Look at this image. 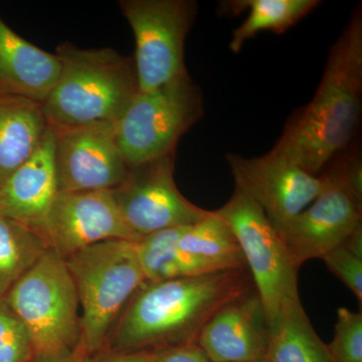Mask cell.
<instances>
[{
  "label": "cell",
  "instance_id": "83f0119b",
  "mask_svg": "<svg viewBox=\"0 0 362 362\" xmlns=\"http://www.w3.org/2000/svg\"><path fill=\"white\" fill-rule=\"evenodd\" d=\"M159 349L138 350V351L103 354L95 358V362H151Z\"/></svg>",
  "mask_w": 362,
  "mask_h": 362
},
{
  "label": "cell",
  "instance_id": "5b68a950",
  "mask_svg": "<svg viewBox=\"0 0 362 362\" xmlns=\"http://www.w3.org/2000/svg\"><path fill=\"white\" fill-rule=\"evenodd\" d=\"M32 338L37 357L74 351L80 338L78 297L65 261L47 251L4 297Z\"/></svg>",
  "mask_w": 362,
  "mask_h": 362
},
{
  "label": "cell",
  "instance_id": "603a6c76",
  "mask_svg": "<svg viewBox=\"0 0 362 362\" xmlns=\"http://www.w3.org/2000/svg\"><path fill=\"white\" fill-rule=\"evenodd\" d=\"M35 349L25 324L16 312L0 299V362H35Z\"/></svg>",
  "mask_w": 362,
  "mask_h": 362
},
{
  "label": "cell",
  "instance_id": "44dd1931",
  "mask_svg": "<svg viewBox=\"0 0 362 362\" xmlns=\"http://www.w3.org/2000/svg\"><path fill=\"white\" fill-rule=\"evenodd\" d=\"M47 251L33 228L0 214V299Z\"/></svg>",
  "mask_w": 362,
  "mask_h": 362
},
{
  "label": "cell",
  "instance_id": "52a82bcc",
  "mask_svg": "<svg viewBox=\"0 0 362 362\" xmlns=\"http://www.w3.org/2000/svg\"><path fill=\"white\" fill-rule=\"evenodd\" d=\"M239 240L255 290L258 293L269 328L282 312L301 302L298 270L278 230L262 207L235 188L225 206L216 211Z\"/></svg>",
  "mask_w": 362,
  "mask_h": 362
},
{
  "label": "cell",
  "instance_id": "7a4b0ae2",
  "mask_svg": "<svg viewBox=\"0 0 362 362\" xmlns=\"http://www.w3.org/2000/svg\"><path fill=\"white\" fill-rule=\"evenodd\" d=\"M362 14L352 16L331 47L313 99L288 123L272 151L313 175L354 137L361 108Z\"/></svg>",
  "mask_w": 362,
  "mask_h": 362
},
{
  "label": "cell",
  "instance_id": "30bf717a",
  "mask_svg": "<svg viewBox=\"0 0 362 362\" xmlns=\"http://www.w3.org/2000/svg\"><path fill=\"white\" fill-rule=\"evenodd\" d=\"M33 228L47 251L63 259L105 240H140L124 221L111 190L58 192Z\"/></svg>",
  "mask_w": 362,
  "mask_h": 362
},
{
  "label": "cell",
  "instance_id": "f1b7e54d",
  "mask_svg": "<svg viewBox=\"0 0 362 362\" xmlns=\"http://www.w3.org/2000/svg\"><path fill=\"white\" fill-rule=\"evenodd\" d=\"M95 358L81 356L74 350V351L61 354V356L37 357L35 362H95Z\"/></svg>",
  "mask_w": 362,
  "mask_h": 362
},
{
  "label": "cell",
  "instance_id": "ac0fdd59",
  "mask_svg": "<svg viewBox=\"0 0 362 362\" xmlns=\"http://www.w3.org/2000/svg\"><path fill=\"white\" fill-rule=\"evenodd\" d=\"M47 129L42 104L0 94V188L35 153Z\"/></svg>",
  "mask_w": 362,
  "mask_h": 362
},
{
  "label": "cell",
  "instance_id": "3957f363",
  "mask_svg": "<svg viewBox=\"0 0 362 362\" xmlns=\"http://www.w3.org/2000/svg\"><path fill=\"white\" fill-rule=\"evenodd\" d=\"M58 81L42 112L52 129L116 123L139 93L134 61L109 47L58 45Z\"/></svg>",
  "mask_w": 362,
  "mask_h": 362
},
{
  "label": "cell",
  "instance_id": "9a60e30c",
  "mask_svg": "<svg viewBox=\"0 0 362 362\" xmlns=\"http://www.w3.org/2000/svg\"><path fill=\"white\" fill-rule=\"evenodd\" d=\"M58 192L54 134L49 127L35 153L0 188V214L33 228Z\"/></svg>",
  "mask_w": 362,
  "mask_h": 362
},
{
  "label": "cell",
  "instance_id": "8992f818",
  "mask_svg": "<svg viewBox=\"0 0 362 362\" xmlns=\"http://www.w3.org/2000/svg\"><path fill=\"white\" fill-rule=\"evenodd\" d=\"M204 115V98L189 74L139 92L115 123L117 143L129 168L175 153L176 145Z\"/></svg>",
  "mask_w": 362,
  "mask_h": 362
},
{
  "label": "cell",
  "instance_id": "484cf974",
  "mask_svg": "<svg viewBox=\"0 0 362 362\" xmlns=\"http://www.w3.org/2000/svg\"><path fill=\"white\" fill-rule=\"evenodd\" d=\"M326 173L362 204V163L358 154L349 153L337 159Z\"/></svg>",
  "mask_w": 362,
  "mask_h": 362
},
{
  "label": "cell",
  "instance_id": "ffe728a7",
  "mask_svg": "<svg viewBox=\"0 0 362 362\" xmlns=\"http://www.w3.org/2000/svg\"><path fill=\"white\" fill-rule=\"evenodd\" d=\"M317 0H238L226 6L232 13L249 11L244 23L233 32L230 49L239 54L247 40L259 33H285L318 6Z\"/></svg>",
  "mask_w": 362,
  "mask_h": 362
},
{
  "label": "cell",
  "instance_id": "d4e9b609",
  "mask_svg": "<svg viewBox=\"0 0 362 362\" xmlns=\"http://www.w3.org/2000/svg\"><path fill=\"white\" fill-rule=\"evenodd\" d=\"M328 270L356 295L359 304L362 303V259L354 256L344 247L326 254L322 258Z\"/></svg>",
  "mask_w": 362,
  "mask_h": 362
},
{
  "label": "cell",
  "instance_id": "cb8c5ba5",
  "mask_svg": "<svg viewBox=\"0 0 362 362\" xmlns=\"http://www.w3.org/2000/svg\"><path fill=\"white\" fill-rule=\"evenodd\" d=\"M334 362H362V312L337 310L334 337L327 344Z\"/></svg>",
  "mask_w": 362,
  "mask_h": 362
},
{
  "label": "cell",
  "instance_id": "4dcf8cb0",
  "mask_svg": "<svg viewBox=\"0 0 362 362\" xmlns=\"http://www.w3.org/2000/svg\"><path fill=\"white\" fill-rule=\"evenodd\" d=\"M249 362H266L265 358L259 359V361H249Z\"/></svg>",
  "mask_w": 362,
  "mask_h": 362
},
{
  "label": "cell",
  "instance_id": "7402d4cb",
  "mask_svg": "<svg viewBox=\"0 0 362 362\" xmlns=\"http://www.w3.org/2000/svg\"><path fill=\"white\" fill-rule=\"evenodd\" d=\"M189 226L165 228L136 243V252L146 283L182 277L177 261V244Z\"/></svg>",
  "mask_w": 362,
  "mask_h": 362
},
{
  "label": "cell",
  "instance_id": "e0dca14e",
  "mask_svg": "<svg viewBox=\"0 0 362 362\" xmlns=\"http://www.w3.org/2000/svg\"><path fill=\"white\" fill-rule=\"evenodd\" d=\"M177 250L182 277L247 269L239 240L216 211L188 226Z\"/></svg>",
  "mask_w": 362,
  "mask_h": 362
},
{
  "label": "cell",
  "instance_id": "8fae6325",
  "mask_svg": "<svg viewBox=\"0 0 362 362\" xmlns=\"http://www.w3.org/2000/svg\"><path fill=\"white\" fill-rule=\"evenodd\" d=\"M235 188L251 197L280 230L318 197L322 175H313L286 157L271 151L259 157L226 156Z\"/></svg>",
  "mask_w": 362,
  "mask_h": 362
},
{
  "label": "cell",
  "instance_id": "9c48e42d",
  "mask_svg": "<svg viewBox=\"0 0 362 362\" xmlns=\"http://www.w3.org/2000/svg\"><path fill=\"white\" fill-rule=\"evenodd\" d=\"M175 157L169 154L130 168L122 185L111 190L124 221L140 240L165 228L194 225L209 213L176 187Z\"/></svg>",
  "mask_w": 362,
  "mask_h": 362
},
{
  "label": "cell",
  "instance_id": "f546056e",
  "mask_svg": "<svg viewBox=\"0 0 362 362\" xmlns=\"http://www.w3.org/2000/svg\"><path fill=\"white\" fill-rule=\"evenodd\" d=\"M343 247L349 250L354 256L362 259V225L357 226L356 230L345 240Z\"/></svg>",
  "mask_w": 362,
  "mask_h": 362
},
{
  "label": "cell",
  "instance_id": "d6986e66",
  "mask_svg": "<svg viewBox=\"0 0 362 362\" xmlns=\"http://www.w3.org/2000/svg\"><path fill=\"white\" fill-rule=\"evenodd\" d=\"M266 362H334L301 302L282 312L270 327Z\"/></svg>",
  "mask_w": 362,
  "mask_h": 362
},
{
  "label": "cell",
  "instance_id": "7c38bea8",
  "mask_svg": "<svg viewBox=\"0 0 362 362\" xmlns=\"http://www.w3.org/2000/svg\"><path fill=\"white\" fill-rule=\"evenodd\" d=\"M52 130L59 192L112 190L129 175L117 143L115 123Z\"/></svg>",
  "mask_w": 362,
  "mask_h": 362
},
{
  "label": "cell",
  "instance_id": "277c9868",
  "mask_svg": "<svg viewBox=\"0 0 362 362\" xmlns=\"http://www.w3.org/2000/svg\"><path fill=\"white\" fill-rule=\"evenodd\" d=\"M135 244L105 240L64 259L82 308L75 349L81 356L95 358L104 351L119 317L146 283Z\"/></svg>",
  "mask_w": 362,
  "mask_h": 362
},
{
  "label": "cell",
  "instance_id": "ba28073f",
  "mask_svg": "<svg viewBox=\"0 0 362 362\" xmlns=\"http://www.w3.org/2000/svg\"><path fill=\"white\" fill-rule=\"evenodd\" d=\"M121 13L135 37L139 92H148L187 75L185 40L197 14L192 0H121Z\"/></svg>",
  "mask_w": 362,
  "mask_h": 362
},
{
  "label": "cell",
  "instance_id": "2e32d148",
  "mask_svg": "<svg viewBox=\"0 0 362 362\" xmlns=\"http://www.w3.org/2000/svg\"><path fill=\"white\" fill-rule=\"evenodd\" d=\"M61 61L13 32L0 18V94L42 104L58 81Z\"/></svg>",
  "mask_w": 362,
  "mask_h": 362
},
{
  "label": "cell",
  "instance_id": "4316f807",
  "mask_svg": "<svg viewBox=\"0 0 362 362\" xmlns=\"http://www.w3.org/2000/svg\"><path fill=\"white\" fill-rule=\"evenodd\" d=\"M151 362H209L197 343L175 345L159 349Z\"/></svg>",
  "mask_w": 362,
  "mask_h": 362
},
{
  "label": "cell",
  "instance_id": "6da1fadb",
  "mask_svg": "<svg viewBox=\"0 0 362 362\" xmlns=\"http://www.w3.org/2000/svg\"><path fill=\"white\" fill-rule=\"evenodd\" d=\"M254 289L247 269L145 283L119 317L101 354L197 343L221 307Z\"/></svg>",
  "mask_w": 362,
  "mask_h": 362
},
{
  "label": "cell",
  "instance_id": "5bb4252c",
  "mask_svg": "<svg viewBox=\"0 0 362 362\" xmlns=\"http://www.w3.org/2000/svg\"><path fill=\"white\" fill-rule=\"evenodd\" d=\"M268 320L256 290L235 298L206 324L197 339L209 362H249L266 357Z\"/></svg>",
  "mask_w": 362,
  "mask_h": 362
},
{
  "label": "cell",
  "instance_id": "4fadbf2b",
  "mask_svg": "<svg viewBox=\"0 0 362 362\" xmlns=\"http://www.w3.org/2000/svg\"><path fill=\"white\" fill-rule=\"evenodd\" d=\"M321 175L324 187L318 197L278 232L298 269L343 246L362 225V204L327 173Z\"/></svg>",
  "mask_w": 362,
  "mask_h": 362
}]
</instances>
